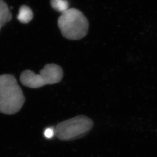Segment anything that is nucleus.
I'll return each mask as SVG.
<instances>
[{
	"instance_id": "f257e3e1",
	"label": "nucleus",
	"mask_w": 157,
	"mask_h": 157,
	"mask_svg": "<svg viewBox=\"0 0 157 157\" xmlns=\"http://www.w3.org/2000/svg\"><path fill=\"white\" fill-rule=\"evenodd\" d=\"M25 102V98L15 77L12 74L0 75V113L15 114Z\"/></svg>"
},
{
	"instance_id": "7ed1b4c3",
	"label": "nucleus",
	"mask_w": 157,
	"mask_h": 157,
	"mask_svg": "<svg viewBox=\"0 0 157 157\" xmlns=\"http://www.w3.org/2000/svg\"><path fill=\"white\" fill-rule=\"evenodd\" d=\"M62 69L55 64H46L36 74L31 70H26L21 73L20 81L24 86L37 89L46 85L58 83L63 77Z\"/></svg>"
},
{
	"instance_id": "6e6552de",
	"label": "nucleus",
	"mask_w": 157,
	"mask_h": 157,
	"mask_svg": "<svg viewBox=\"0 0 157 157\" xmlns=\"http://www.w3.org/2000/svg\"><path fill=\"white\" fill-rule=\"evenodd\" d=\"M55 135V131L54 129L52 128H47L46 129L44 132L45 136L47 138H51Z\"/></svg>"
},
{
	"instance_id": "0eeeda50",
	"label": "nucleus",
	"mask_w": 157,
	"mask_h": 157,
	"mask_svg": "<svg viewBox=\"0 0 157 157\" xmlns=\"http://www.w3.org/2000/svg\"><path fill=\"white\" fill-rule=\"evenodd\" d=\"M50 3L54 10L61 13L67 10L69 7V3L67 0H50Z\"/></svg>"
},
{
	"instance_id": "f03ea898",
	"label": "nucleus",
	"mask_w": 157,
	"mask_h": 157,
	"mask_svg": "<svg viewBox=\"0 0 157 157\" xmlns=\"http://www.w3.org/2000/svg\"><path fill=\"white\" fill-rule=\"evenodd\" d=\"M58 25L65 38L80 40L87 34L89 22L81 11L68 8L58 18Z\"/></svg>"
},
{
	"instance_id": "39448f33",
	"label": "nucleus",
	"mask_w": 157,
	"mask_h": 157,
	"mask_svg": "<svg viewBox=\"0 0 157 157\" xmlns=\"http://www.w3.org/2000/svg\"><path fill=\"white\" fill-rule=\"evenodd\" d=\"M12 19V13L7 4L4 0H0V28Z\"/></svg>"
},
{
	"instance_id": "20e7f679",
	"label": "nucleus",
	"mask_w": 157,
	"mask_h": 157,
	"mask_svg": "<svg viewBox=\"0 0 157 157\" xmlns=\"http://www.w3.org/2000/svg\"><path fill=\"white\" fill-rule=\"evenodd\" d=\"M93 127L90 118L81 115L58 123L54 129L55 135L61 140H73L84 136Z\"/></svg>"
},
{
	"instance_id": "423d86ee",
	"label": "nucleus",
	"mask_w": 157,
	"mask_h": 157,
	"mask_svg": "<svg viewBox=\"0 0 157 157\" xmlns=\"http://www.w3.org/2000/svg\"><path fill=\"white\" fill-rule=\"evenodd\" d=\"M33 17V11L29 7L23 5L19 8L18 20L22 24H27L31 21Z\"/></svg>"
}]
</instances>
